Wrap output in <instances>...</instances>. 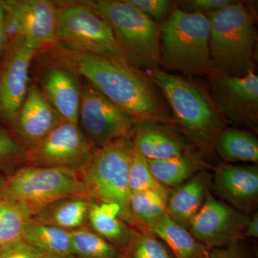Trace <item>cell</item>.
Returning a JSON list of instances; mask_svg holds the SVG:
<instances>
[{
  "label": "cell",
  "mask_w": 258,
  "mask_h": 258,
  "mask_svg": "<svg viewBox=\"0 0 258 258\" xmlns=\"http://www.w3.org/2000/svg\"><path fill=\"white\" fill-rule=\"evenodd\" d=\"M38 52L21 38L8 42L0 62V121L12 127L28 92L30 66Z\"/></svg>",
  "instance_id": "7c38bea8"
},
{
  "label": "cell",
  "mask_w": 258,
  "mask_h": 258,
  "mask_svg": "<svg viewBox=\"0 0 258 258\" xmlns=\"http://www.w3.org/2000/svg\"><path fill=\"white\" fill-rule=\"evenodd\" d=\"M32 217L18 203L0 197V247L22 238Z\"/></svg>",
  "instance_id": "83f0119b"
},
{
  "label": "cell",
  "mask_w": 258,
  "mask_h": 258,
  "mask_svg": "<svg viewBox=\"0 0 258 258\" xmlns=\"http://www.w3.org/2000/svg\"><path fill=\"white\" fill-rule=\"evenodd\" d=\"M93 147L79 125L63 121L43 140L28 149V165L81 171L91 159Z\"/></svg>",
  "instance_id": "8fae6325"
},
{
  "label": "cell",
  "mask_w": 258,
  "mask_h": 258,
  "mask_svg": "<svg viewBox=\"0 0 258 258\" xmlns=\"http://www.w3.org/2000/svg\"><path fill=\"white\" fill-rule=\"evenodd\" d=\"M57 43L74 50L129 62L108 23L83 1H56Z\"/></svg>",
  "instance_id": "ba28073f"
},
{
  "label": "cell",
  "mask_w": 258,
  "mask_h": 258,
  "mask_svg": "<svg viewBox=\"0 0 258 258\" xmlns=\"http://www.w3.org/2000/svg\"><path fill=\"white\" fill-rule=\"evenodd\" d=\"M40 74V88L64 121L79 125L81 83L77 75L50 60Z\"/></svg>",
  "instance_id": "e0dca14e"
},
{
  "label": "cell",
  "mask_w": 258,
  "mask_h": 258,
  "mask_svg": "<svg viewBox=\"0 0 258 258\" xmlns=\"http://www.w3.org/2000/svg\"><path fill=\"white\" fill-rule=\"evenodd\" d=\"M108 23L129 63L157 67L160 62L161 28L126 0L83 1Z\"/></svg>",
  "instance_id": "8992f818"
},
{
  "label": "cell",
  "mask_w": 258,
  "mask_h": 258,
  "mask_svg": "<svg viewBox=\"0 0 258 258\" xmlns=\"http://www.w3.org/2000/svg\"><path fill=\"white\" fill-rule=\"evenodd\" d=\"M71 252L75 258H121L119 249L94 231H71Z\"/></svg>",
  "instance_id": "4316f807"
},
{
  "label": "cell",
  "mask_w": 258,
  "mask_h": 258,
  "mask_svg": "<svg viewBox=\"0 0 258 258\" xmlns=\"http://www.w3.org/2000/svg\"><path fill=\"white\" fill-rule=\"evenodd\" d=\"M212 179L208 171L204 170L171 189L167 200L168 216L189 230L210 192Z\"/></svg>",
  "instance_id": "d6986e66"
},
{
  "label": "cell",
  "mask_w": 258,
  "mask_h": 258,
  "mask_svg": "<svg viewBox=\"0 0 258 258\" xmlns=\"http://www.w3.org/2000/svg\"><path fill=\"white\" fill-rule=\"evenodd\" d=\"M212 72L210 86L217 111L254 131L258 123V76L250 71L243 76Z\"/></svg>",
  "instance_id": "4fadbf2b"
},
{
  "label": "cell",
  "mask_w": 258,
  "mask_h": 258,
  "mask_svg": "<svg viewBox=\"0 0 258 258\" xmlns=\"http://www.w3.org/2000/svg\"><path fill=\"white\" fill-rule=\"evenodd\" d=\"M63 121L38 86L31 85L12 128L28 149L43 140Z\"/></svg>",
  "instance_id": "9a60e30c"
},
{
  "label": "cell",
  "mask_w": 258,
  "mask_h": 258,
  "mask_svg": "<svg viewBox=\"0 0 258 258\" xmlns=\"http://www.w3.org/2000/svg\"><path fill=\"white\" fill-rule=\"evenodd\" d=\"M148 231L162 240L175 258H210V249L200 243L189 230L168 215Z\"/></svg>",
  "instance_id": "7402d4cb"
},
{
  "label": "cell",
  "mask_w": 258,
  "mask_h": 258,
  "mask_svg": "<svg viewBox=\"0 0 258 258\" xmlns=\"http://www.w3.org/2000/svg\"><path fill=\"white\" fill-rule=\"evenodd\" d=\"M128 188L130 194L166 188L159 184L149 169L147 159L134 147L129 170Z\"/></svg>",
  "instance_id": "f546056e"
},
{
  "label": "cell",
  "mask_w": 258,
  "mask_h": 258,
  "mask_svg": "<svg viewBox=\"0 0 258 258\" xmlns=\"http://www.w3.org/2000/svg\"><path fill=\"white\" fill-rule=\"evenodd\" d=\"M91 201V198L83 197L64 199L48 205L32 219L63 230H77L88 220Z\"/></svg>",
  "instance_id": "603a6c76"
},
{
  "label": "cell",
  "mask_w": 258,
  "mask_h": 258,
  "mask_svg": "<svg viewBox=\"0 0 258 258\" xmlns=\"http://www.w3.org/2000/svg\"><path fill=\"white\" fill-rule=\"evenodd\" d=\"M137 123L90 83L81 84L79 125L95 149L131 137Z\"/></svg>",
  "instance_id": "30bf717a"
},
{
  "label": "cell",
  "mask_w": 258,
  "mask_h": 258,
  "mask_svg": "<svg viewBox=\"0 0 258 258\" xmlns=\"http://www.w3.org/2000/svg\"><path fill=\"white\" fill-rule=\"evenodd\" d=\"M150 70L153 82L165 97L184 137L202 152L214 149L215 139L224 128L215 103L192 83L157 67Z\"/></svg>",
  "instance_id": "7a4b0ae2"
},
{
  "label": "cell",
  "mask_w": 258,
  "mask_h": 258,
  "mask_svg": "<svg viewBox=\"0 0 258 258\" xmlns=\"http://www.w3.org/2000/svg\"><path fill=\"white\" fill-rule=\"evenodd\" d=\"M5 181H6V178L0 176V194H1L2 190H3V186H4Z\"/></svg>",
  "instance_id": "74e56055"
},
{
  "label": "cell",
  "mask_w": 258,
  "mask_h": 258,
  "mask_svg": "<svg viewBox=\"0 0 258 258\" xmlns=\"http://www.w3.org/2000/svg\"><path fill=\"white\" fill-rule=\"evenodd\" d=\"M149 169L159 184L168 189L179 186L200 171L207 164L201 154L189 150L181 155L164 159L148 160Z\"/></svg>",
  "instance_id": "44dd1931"
},
{
  "label": "cell",
  "mask_w": 258,
  "mask_h": 258,
  "mask_svg": "<svg viewBox=\"0 0 258 258\" xmlns=\"http://www.w3.org/2000/svg\"><path fill=\"white\" fill-rule=\"evenodd\" d=\"M214 149L227 164L258 162L257 137L247 131L222 129L215 139Z\"/></svg>",
  "instance_id": "cb8c5ba5"
},
{
  "label": "cell",
  "mask_w": 258,
  "mask_h": 258,
  "mask_svg": "<svg viewBox=\"0 0 258 258\" xmlns=\"http://www.w3.org/2000/svg\"><path fill=\"white\" fill-rule=\"evenodd\" d=\"M126 2L155 23L165 18L171 8V3L168 0H126Z\"/></svg>",
  "instance_id": "1f68e13d"
},
{
  "label": "cell",
  "mask_w": 258,
  "mask_h": 258,
  "mask_svg": "<svg viewBox=\"0 0 258 258\" xmlns=\"http://www.w3.org/2000/svg\"><path fill=\"white\" fill-rule=\"evenodd\" d=\"M28 149L16 136L0 128V167L27 164Z\"/></svg>",
  "instance_id": "4dcf8cb0"
},
{
  "label": "cell",
  "mask_w": 258,
  "mask_h": 258,
  "mask_svg": "<svg viewBox=\"0 0 258 258\" xmlns=\"http://www.w3.org/2000/svg\"><path fill=\"white\" fill-rule=\"evenodd\" d=\"M132 139L134 147L148 160L170 159L189 149L186 137L151 120L137 123Z\"/></svg>",
  "instance_id": "ac0fdd59"
},
{
  "label": "cell",
  "mask_w": 258,
  "mask_h": 258,
  "mask_svg": "<svg viewBox=\"0 0 258 258\" xmlns=\"http://www.w3.org/2000/svg\"><path fill=\"white\" fill-rule=\"evenodd\" d=\"M22 238L43 254L74 257L71 252V231L31 218L24 228Z\"/></svg>",
  "instance_id": "d4e9b609"
},
{
  "label": "cell",
  "mask_w": 258,
  "mask_h": 258,
  "mask_svg": "<svg viewBox=\"0 0 258 258\" xmlns=\"http://www.w3.org/2000/svg\"><path fill=\"white\" fill-rule=\"evenodd\" d=\"M8 42L21 38L42 52L57 43L58 10L56 1L2 0Z\"/></svg>",
  "instance_id": "9c48e42d"
},
{
  "label": "cell",
  "mask_w": 258,
  "mask_h": 258,
  "mask_svg": "<svg viewBox=\"0 0 258 258\" xmlns=\"http://www.w3.org/2000/svg\"><path fill=\"white\" fill-rule=\"evenodd\" d=\"M210 23L208 15L176 9L160 35V62L184 74L210 72Z\"/></svg>",
  "instance_id": "277c9868"
},
{
  "label": "cell",
  "mask_w": 258,
  "mask_h": 258,
  "mask_svg": "<svg viewBox=\"0 0 258 258\" xmlns=\"http://www.w3.org/2000/svg\"><path fill=\"white\" fill-rule=\"evenodd\" d=\"M235 1L232 0H193L188 2L193 12L210 15L220 11Z\"/></svg>",
  "instance_id": "836d02e7"
},
{
  "label": "cell",
  "mask_w": 258,
  "mask_h": 258,
  "mask_svg": "<svg viewBox=\"0 0 258 258\" xmlns=\"http://www.w3.org/2000/svg\"><path fill=\"white\" fill-rule=\"evenodd\" d=\"M121 258H175L166 244L146 230L132 228L128 244L120 252Z\"/></svg>",
  "instance_id": "f1b7e54d"
},
{
  "label": "cell",
  "mask_w": 258,
  "mask_h": 258,
  "mask_svg": "<svg viewBox=\"0 0 258 258\" xmlns=\"http://www.w3.org/2000/svg\"><path fill=\"white\" fill-rule=\"evenodd\" d=\"M212 187L225 203L249 215L257 206V166L219 164L212 179Z\"/></svg>",
  "instance_id": "2e32d148"
},
{
  "label": "cell",
  "mask_w": 258,
  "mask_h": 258,
  "mask_svg": "<svg viewBox=\"0 0 258 258\" xmlns=\"http://www.w3.org/2000/svg\"><path fill=\"white\" fill-rule=\"evenodd\" d=\"M42 258H75V257H61V256L51 255V254H44Z\"/></svg>",
  "instance_id": "f35d334b"
},
{
  "label": "cell",
  "mask_w": 258,
  "mask_h": 258,
  "mask_svg": "<svg viewBox=\"0 0 258 258\" xmlns=\"http://www.w3.org/2000/svg\"><path fill=\"white\" fill-rule=\"evenodd\" d=\"M0 197L18 203L32 217L61 200L89 198L79 171L32 165L20 168L6 179Z\"/></svg>",
  "instance_id": "52a82bcc"
},
{
  "label": "cell",
  "mask_w": 258,
  "mask_h": 258,
  "mask_svg": "<svg viewBox=\"0 0 258 258\" xmlns=\"http://www.w3.org/2000/svg\"><path fill=\"white\" fill-rule=\"evenodd\" d=\"M44 254L19 239L0 247V258H42Z\"/></svg>",
  "instance_id": "d6a6232c"
},
{
  "label": "cell",
  "mask_w": 258,
  "mask_h": 258,
  "mask_svg": "<svg viewBox=\"0 0 258 258\" xmlns=\"http://www.w3.org/2000/svg\"><path fill=\"white\" fill-rule=\"evenodd\" d=\"M208 18L210 71L239 77L254 71L257 32L247 8L234 2Z\"/></svg>",
  "instance_id": "3957f363"
},
{
  "label": "cell",
  "mask_w": 258,
  "mask_h": 258,
  "mask_svg": "<svg viewBox=\"0 0 258 258\" xmlns=\"http://www.w3.org/2000/svg\"><path fill=\"white\" fill-rule=\"evenodd\" d=\"M88 221L95 232L113 244L120 252L126 247L132 237V227L122 220L120 207L116 204L91 200Z\"/></svg>",
  "instance_id": "ffe728a7"
},
{
  "label": "cell",
  "mask_w": 258,
  "mask_h": 258,
  "mask_svg": "<svg viewBox=\"0 0 258 258\" xmlns=\"http://www.w3.org/2000/svg\"><path fill=\"white\" fill-rule=\"evenodd\" d=\"M170 189L148 190L132 194L129 200L134 228L149 230L167 215V200Z\"/></svg>",
  "instance_id": "484cf974"
},
{
  "label": "cell",
  "mask_w": 258,
  "mask_h": 258,
  "mask_svg": "<svg viewBox=\"0 0 258 258\" xmlns=\"http://www.w3.org/2000/svg\"><path fill=\"white\" fill-rule=\"evenodd\" d=\"M210 258H242L237 247V242L222 248L210 249Z\"/></svg>",
  "instance_id": "e575fe53"
},
{
  "label": "cell",
  "mask_w": 258,
  "mask_h": 258,
  "mask_svg": "<svg viewBox=\"0 0 258 258\" xmlns=\"http://www.w3.org/2000/svg\"><path fill=\"white\" fill-rule=\"evenodd\" d=\"M243 237H258V214L254 213L252 217L249 218V221L247 224L243 234Z\"/></svg>",
  "instance_id": "8d00e7d4"
},
{
  "label": "cell",
  "mask_w": 258,
  "mask_h": 258,
  "mask_svg": "<svg viewBox=\"0 0 258 258\" xmlns=\"http://www.w3.org/2000/svg\"><path fill=\"white\" fill-rule=\"evenodd\" d=\"M249 218V215L217 200L210 191L189 231L209 249L222 248L243 237Z\"/></svg>",
  "instance_id": "5bb4252c"
},
{
  "label": "cell",
  "mask_w": 258,
  "mask_h": 258,
  "mask_svg": "<svg viewBox=\"0 0 258 258\" xmlns=\"http://www.w3.org/2000/svg\"><path fill=\"white\" fill-rule=\"evenodd\" d=\"M134 152L132 136L118 139L96 148L88 164L80 171L88 196L100 203L118 205L122 220L132 228L128 176Z\"/></svg>",
  "instance_id": "5b68a950"
},
{
  "label": "cell",
  "mask_w": 258,
  "mask_h": 258,
  "mask_svg": "<svg viewBox=\"0 0 258 258\" xmlns=\"http://www.w3.org/2000/svg\"><path fill=\"white\" fill-rule=\"evenodd\" d=\"M8 45V37L5 30V11L3 2L0 0V58Z\"/></svg>",
  "instance_id": "d590c367"
},
{
  "label": "cell",
  "mask_w": 258,
  "mask_h": 258,
  "mask_svg": "<svg viewBox=\"0 0 258 258\" xmlns=\"http://www.w3.org/2000/svg\"><path fill=\"white\" fill-rule=\"evenodd\" d=\"M42 52L49 60L87 80L137 123L171 122L170 115L152 83L128 62L74 50L59 43Z\"/></svg>",
  "instance_id": "6da1fadb"
}]
</instances>
